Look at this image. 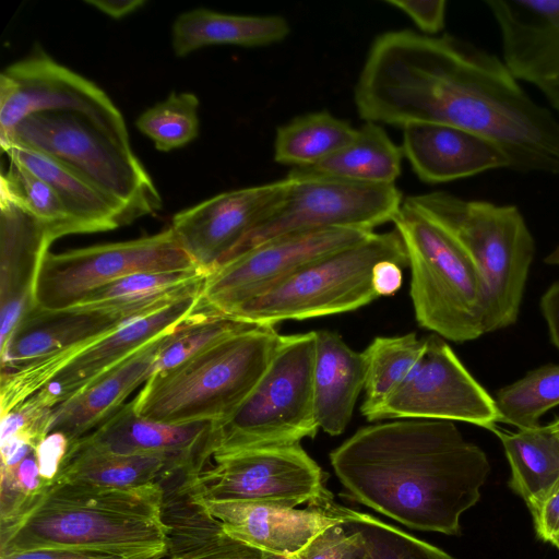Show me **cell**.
<instances>
[{"instance_id":"1","label":"cell","mask_w":559,"mask_h":559,"mask_svg":"<svg viewBox=\"0 0 559 559\" xmlns=\"http://www.w3.org/2000/svg\"><path fill=\"white\" fill-rule=\"evenodd\" d=\"M365 122L463 129L496 143L510 170L559 175V120L504 61L459 37L395 29L378 35L354 87Z\"/></svg>"},{"instance_id":"2","label":"cell","mask_w":559,"mask_h":559,"mask_svg":"<svg viewBox=\"0 0 559 559\" xmlns=\"http://www.w3.org/2000/svg\"><path fill=\"white\" fill-rule=\"evenodd\" d=\"M358 502L406 525L460 534L461 515L480 498L490 464L450 420L404 419L357 430L330 453Z\"/></svg>"},{"instance_id":"3","label":"cell","mask_w":559,"mask_h":559,"mask_svg":"<svg viewBox=\"0 0 559 559\" xmlns=\"http://www.w3.org/2000/svg\"><path fill=\"white\" fill-rule=\"evenodd\" d=\"M157 480L132 488L55 479L15 518L0 522V555L71 548L127 559L167 556Z\"/></svg>"},{"instance_id":"4","label":"cell","mask_w":559,"mask_h":559,"mask_svg":"<svg viewBox=\"0 0 559 559\" xmlns=\"http://www.w3.org/2000/svg\"><path fill=\"white\" fill-rule=\"evenodd\" d=\"M280 338L273 325H254L152 374L132 400L134 412L176 425L229 419L264 373Z\"/></svg>"},{"instance_id":"5","label":"cell","mask_w":559,"mask_h":559,"mask_svg":"<svg viewBox=\"0 0 559 559\" xmlns=\"http://www.w3.org/2000/svg\"><path fill=\"white\" fill-rule=\"evenodd\" d=\"M405 201L452 234L473 258L484 286L485 333L514 324L535 253L519 207L445 191L409 195Z\"/></svg>"},{"instance_id":"6","label":"cell","mask_w":559,"mask_h":559,"mask_svg":"<svg viewBox=\"0 0 559 559\" xmlns=\"http://www.w3.org/2000/svg\"><path fill=\"white\" fill-rule=\"evenodd\" d=\"M393 224L406 249L418 324L456 343L485 334L483 280L467 250L405 200Z\"/></svg>"},{"instance_id":"7","label":"cell","mask_w":559,"mask_h":559,"mask_svg":"<svg viewBox=\"0 0 559 559\" xmlns=\"http://www.w3.org/2000/svg\"><path fill=\"white\" fill-rule=\"evenodd\" d=\"M19 144L64 164L117 203L132 223L163 201L129 139L70 111H43L22 120L1 150Z\"/></svg>"},{"instance_id":"8","label":"cell","mask_w":559,"mask_h":559,"mask_svg":"<svg viewBox=\"0 0 559 559\" xmlns=\"http://www.w3.org/2000/svg\"><path fill=\"white\" fill-rule=\"evenodd\" d=\"M382 261L408 266L399 233H372L358 243L311 262L229 314L259 325L356 310L379 297L373 269Z\"/></svg>"},{"instance_id":"9","label":"cell","mask_w":559,"mask_h":559,"mask_svg":"<svg viewBox=\"0 0 559 559\" xmlns=\"http://www.w3.org/2000/svg\"><path fill=\"white\" fill-rule=\"evenodd\" d=\"M316 342V331L281 335L252 392L229 419L216 424L214 456L251 448L295 444L314 437L319 428L313 407Z\"/></svg>"},{"instance_id":"10","label":"cell","mask_w":559,"mask_h":559,"mask_svg":"<svg viewBox=\"0 0 559 559\" xmlns=\"http://www.w3.org/2000/svg\"><path fill=\"white\" fill-rule=\"evenodd\" d=\"M287 177L293 181L290 188L249 235L239 254L289 234L330 228L373 231L393 222L404 202L395 185L305 176L292 170Z\"/></svg>"},{"instance_id":"11","label":"cell","mask_w":559,"mask_h":559,"mask_svg":"<svg viewBox=\"0 0 559 559\" xmlns=\"http://www.w3.org/2000/svg\"><path fill=\"white\" fill-rule=\"evenodd\" d=\"M195 269L170 227L132 240L47 252L38 272L35 304L47 310H62L131 274Z\"/></svg>"},{"instance_id":"12","label":"cell","mask_w":559,"mask_h":559,"mask_svg":"<svg viewBox=\"0 0 559 559\" xmlns=\"http://www.w3.org/2000/svg\"><path fill=\"white\" fill-rule=\"evenodd\" d=\"M193 478L198 497L217 501H272L293 508L326 490L320 466L299 443L240 450L213 457Z\"/></svg>"},{"instance_id":"13","label":"cell","mask_w":559,"mask_h":559,"mask_svg":"<svg viewBox=\"0 0 559 559\" xmlns=\"http://www.w3.org/2000/svg\"><path fill=\"white\" fill-rule=\"evenodd\" d=\"M374 231L330 228L280 236L228 261L206 276L201 298L229 314L267 293L307 264L353 246Z\"/></svg>"},{"instance_id":"14","label":"cell","mask_w":559,"mask_h":559,"mask_svg":"<svg viewBox=\"0 0 559 559\" xmlns=\"http://www.w3.org/2000/svg\"><path fill=\"white\" fill-rule=\"evenodd\" d=\"M43 111L82 114L129 139L120 111L103 90L36 50L0 75V145L22 120Z\"/></svg>"},{"instance_id":"15","label":"cell","mask_w":559,"mask_h":559,"mask_svg":"<svg viewBox=\"0 0 559 559\" xmlns=\"http://www.w3.org/2000/svg\"><path fill=\"white\" fill-rule=\"evenodd\" d=\"M386 418L459 420L490 431L499 423L495 399L437 334L426 337L419 362L373 421Z\"/></svg>"},{"instance_id":"16","label":"cell","mask_w":559,"mask_h":559,"mask_svg":"<svg viewBox=\"0 0 559 559\" xmlns=\"http://www.w3.org/2000/svg\"><path fill=\"white\" fill-rule=\"evenodd\" d=\"M285 179L219 193L177 213L171 221L180 247L210 275L236 258L253 229L292 186Z\"/></svg>"},{"instance_id":"17","label":"cell","mask_w":559,"mask_h":559,"mask_svg":"<svg viewBox=\"0 0 559 559\" xmlns=\"http://www.w3.org/2000/svg\"><path fill=\"white\" fill-rule=\"evenodd\" d=\"M502 60L519 81L539 90L559 115V0H488Z\"/></svg>"},{"instance_id":"18","label":"cell","mask_w":559,"mask_h":559,"mask_svg":"<svg viewBox=\"0 0 559 559\" xmlns=\"http://www.w3.org/2000/svg\"><path fill=\"white\" fill-rule=\"evenodd\" d=\"M198 498L229 536L261 551L280 555L296 556L318 533L342 520L338 504L329 491L301 510L272 501Z\"/></svg>"},{"instance_id":"19","label":"cell","mask_w":559,"mask_h":559,"mask_svg":"<svg viewBox=\"0 0 559 559\" xmlns=\"http://www.w3.org/2000/svg\"><path fill=\"white\" fill-rule=\"evenodd\" d=\"M201 306V294L192 295L124 322L70 360L33 397L53 409L143 346L174 331Z\"/></svg>"},{"instance_id":"20","label":"cell","mask_w":559,"mask_h":559,"mask_svg":"<svg viewBox=\"0 0 559 559\" xmlns=\"http://www.w3.org/2000/svg\"><path fill=\"white\" fill-rule=\"evenodd\" d=\"M91 448L127 455H163L193 474L205 469L217 448L213 421L167 424L134 412L132 401L85 437L78 440Z\"/></svg>"},{"instance_id":"21","label":"cell","mask_w":559,"mask_h":559,"mask_svg":"<svg viewBox=\"0 0 559 559\" xmlns=\"http://www.w3.org/2000/svg\"><path fill=\"white\" fill-rule=\"evenodd\" d=\"M0 347L35 304L38 272L53 242L46 227L0 193Z\"/></svg>"},{"instance_id":"22","label":"cell","mask_w":559,"mask_h":559,"mask_svg":"<svg viewBox=\"0 0 559 559\" xmlns=\"http://www.w3.org/2000/svg\"><path fill=\"white\" fill-rule=\"evenodd\" d=\"M197 475L173 469L158 479L167 559H261V550L229 536L197 497L192 485Z\"/></svg>"},{"instance_id":"23","label":"cell","mask_w":559,"mask_h":559,"mask_svg":"<svg viewBox=\"0 0 559 559\" xmlns=\"http://www.w3.org/2000/svg\"><path fill=\"white\" fill-rule=\"evenodd\" d=\"M402 152L419 180L444 183L492 169H509L503 151L476 133L441 124L403 128Z\"/></svg>"},{"instance_id":"24","label":"cell","mask_w":559,"mask_h":559,"mask_svg":"<svg viewBox=\"0 0 559 559\" xmlns=\"http://www.w3.org/2000/svg\"><path fill=\"white\" fill-rule=\"evenodd\" d=\"M170 332L143 346L57 405L50 416L48 433H62L71 445L117 413L129 395L153 374L158 352Z\"/></svg>"},{"instance_id":"25","label":"cell","mask_w":559,"mask_h":559,"mask_svg":"<svg viewBox=\"0 0 559 559\" xmlns=\"http://www.w3.org/2000/svg\"><path fill=\"white\" fill-rule=\"evenodd\" d=\"M124 322L108 313L47 310L35 306L25 313L0 347L1 372L93 344Z\"/></svg>"},{"instance_id":"26","label":"cell","mask_w":559,"mask_h":559,"mask_svg":"<svg viewBox=\"0 0 559 559\" xmlns=\"http://www.w3.org/2000/svg\"><path fill=\"white\" fill-rule=\"evenodd\" d=\"M313 407L319 428L331 436L347 427L365 385L362 353L331 331H316Z\"/></svg>"},{"instance_id":"27","label":"cell","mask_w":559,"mask_h":559,"mask_svg":"<svg viewBox=\"0 0 559 559\" xmlns=\"http://www.w3.org/2000/svg\"><path fill=\"white\" fill-rule=\"evenodd\" d=\"M206 276L198 269L135 273L92 292L67 309L108 313L129 321L201 294Z\"/></svg>"},{"instance_id":"28","label":"cell","mask_w":559,"mask_h":559,"mask_svg":"<svg viewBox=\"0 0 559 559\" xmlns=\"http://www.w3.org/2000/svg\"><path fill=\"white\" fill-rule=\"evenodd\" d=\"M1 151L10 160L49 183L85 234L131 223L122 207L59 160L19 144H10Z\"/></svg>"},{"instance_id":"29","label":"cell","mask_w":559,"mask_h":559,"mask_svg":"<svg viewBox=\"0 0 559 559\" xmlns=\"http://www.w3.org/2000/svg\"><path fill=\"white\" fill-rule=\"evenodd\" d=\"M289 32V23L280 15L224 14L199 8L176 19L173 49L185 57L212 45L265 46L282 41Z\"/></svg>"},{"instance_id":"30","label":"cell","mask_w":559,"mask_h":559,"mask_svg":"<svg viewBox=\"0 0 559 559\" xmlns=\"http://www.w3.org/2000/svg\"><path fill=\"white\" fill-rule=\"evenodd\" d=\"M511 467L509 486L533 510L559 484L557 421L510 432L495 427Z\"/></svg>"},{"instance_id":"31","label":"cell","mask_w":559,"mask_h":559,"mask_svg":"<svg viewBox=\"0 0 559 559\" xmlns=\"http://www.w3.org/2000/svg\"><path fill=\"white\" fill-rule=\"evenodd\" d=\"M403 157L402 148L391 140L381 124L365 122L357 129L350 143L325 160L290 170L305 176L395 185L401 175Z\"/></svg>"},{"instance_id":"32","label":"cell","mask_w":559,"mask_h":559,"mask_svg":"<svg viewBox=\"0 0 559 559\" xmlns=\"http://www.w3.org/2000/svg\"><path fill=\"white\" fill-rule=\"evenodd\" d=\"M170 469L182 468L163 455L118 454L76 441L70 445L56 479L132 488L155 483Z\"/></svg>"},{"instance_id":"33","label":"cell","mask_w":559,"mask_h":559,"mask_svg":"<svg viewBox=\"0 0 559 559\" xmlns=\"http://www.w3.org/2000/svg\"><path fill=\"white\" fill-rule=\"evenodd\" d=\"M357 129L328 111L300 115L276 129L274 160L292 168L317 165L350 143Z\"/></svg>"},{"instance_id":"34","label":"cell","mask_w":559,"mask_h":559,"mask_svg":"<svg viewBox=\"0 0 559 559\" xmlns=\"http://www.w3.org/2000/svg\"><path fill=\"white\" fill-rule=\"evenodd\" d=\"M426 337L416 333L378 336L362 352L365 360V399L362 415L373 421L383 404L401 388L419 362Z\"/></svg>"},{"instance_id":"35","label":"cell","mask_w":559,"mask_h":559,"mask_svg":"<svg viewBox=\"0 0 559 559\" xmlns=\"http://www.w3.org/2000/svg\"><path fill=\"white\" fill-rule=\"evenodd\" d=\"M252 322L206 307L170 332L158 352L154 373L169 370L225 338L250 329Z\"/></svg>"},{"instance_id":"36","label":"cell","mask_w":559,"mask_h":559,"mask_svg":"<svg viewBox=\"0 0 559 559\" xmlns=\"http://www.w3.org/2000/svg\"><path fill=\"white\" fill-rule=\"evenodd\" d=\"M0 193L35 216L53 241L67 235L85 234L52 187L13 160L1 174Z\"/></svg>"},{"instance_id":"37","label":"cell","mask_w":559,"mask_h":559,"mask_svg":"<svg viewBox=\"0 0 559 559\" xmlns=\"http://www.w3.org/2000/svg\"><path fill=\"white\" fill-rule=\"evenodd\" d=\"M499 423L518 429L539 426V418L559 405V365H546L501 388L495 397Z\"/></svg>"},{"instance_id":"38","label":"cell","mask_w":559,"mask_h":559,"mask_svg":"<svg viewBox=\"0 0 559 559\" xmlns=\"http://www.w3.org/2000/svg\"><path fill=\"white\" fill-rule=\"evenodd\" d=\"M199 99L192 93H170L169 96L142 112L136 128L160 152L187 145L199 134Z\"/></svg>"},{"instance_id":"39","label":"cell","mask_w":559,"mask_h":559,"mask_svg":"<svg viewBox=\"0 0 559 559\" xmlns=\"http://www.w3.org/2000/svg\"><path fill=\"white\" fill-rule=\"evenodd\" d=\"M343 513L361 532L366 559H453L442 549L369 514L345 507Z\"/></svg>"},{"instance_id":"40","label":"cell","mask_w":559,"mask_h":559,"mask_svg":"<svg viewBox=\"0 0 559 559\" xmlns=\"http://www.w3.org/2000/svg\"><path fill=\"white\" fill-rule=\"evenodd\" d=\"M318 533L295 557L297 559H366L361 532L345 516Z\"/></svg>"},{"instance_id":"41","label":"cell","mask_w":559,"mask_h":559,"mask_svg":"<svg viewBox=\"0 0 559 559\" xmlns=\"http://www.w3.org/2000/svg\"><path fill=\"white\" fill-rule=\"evenodd\" d=\"M51 413L52 408L45 407L31 396L1 415L0 443L17 436L37 447L48 435Z\"/></svg>"},{"instance_id":"42","label":"cell","mask_w":559,"mask_h":559,"mask_svg":"<svg viewBox=\"0 0 559 559\" xmlns=\"http://www.w3.org/2000/svg\"><path fill=\"white\" fill-rule=\"evenodd\" d=\"M385 3L407 15L428 36H437L444 27L447 1L444 0H388Z\"/></svg>"},{"instance_id":"43","label":"cell","mask_w":559,"mask_h":559,"mask_svg":"<svg viewBox=\"0 0 559 559\" xmlns=\"http://www.w3.org/2000/svg\"><path fill=\"white\" fill-rule=\"evenodd\" d=\"M530 512L537 537L559 549V484Z\"/></svg>"},{"instance_id":"44","label":"cell","mask_w":559,"mask_h":559,"mask_svg":"<svg viewBox=\"0 0 559 559\" xmlns=\"http://www.w3.org/2000/svg\"><path fill=\"white\" fill-rule=\"evenodd\" d=\"M69 448V440L60 432L48 433L36 447L40 475L47 485H50L58 476Z\"/></svg>"},{"instance_id":"45","label":"cell","mask_w":559,"mask_h":559,"mask_svg":"<svg viewBox=\"0 0 559 559\" xmlns=\"http://www.w3.org/2000/svg\"><path fill=\"white\" fill-rule=\"evenodd\" d=\"M0 559H127L124 557L102 551L56 548L0 555Z\"/></svg>"},{"instance_id":"46","label":"cell","mask_w":559,"mask_h":559,"mask_svg":"<svg viewBox=\"0 0 559 559\" xmlns=\"http://www.w3.org/2000/svg\"><path fill=\"white\" fill-rule=\"evenodd\" d=\"M402 266L393 261L379 262L373 269L372 281L379 297L396 293L402 285Z\"/></svg>"},{"instance_id":"47","label":"cell","mask_w":559,"mask_h":559,"mask_svg":"<svg viewBox=\"0 0 559 559\" xmlns=\"http://www.w3.org/2000/svg\"><path fill=\"white\" fill-rule=\"evenodd\" d=\"M540 311L548 325L550 340L559 350V281L542 296Z\"/></svg>"},{"instance_id":"48","label":"cell","mask_w":559,"mask_h":559,"mask_svg":"<svg viewBox=\"0 0 559 559\" xmlns=\"http://www.w3.org/2000/svg\"><path fill=\"white\" fill-rule=\"evenodd\" d=\"M85 2L112 19L127 16L144 4L143 0H86Z\"/></svg>"},{"instance_id":"49","label":"cell","mask_w":559,"mask_h":559,"mask_svg":"<svg viewBox=\"0 0 559 559\" xmlns=\"http://www.w3.org/2000/svg\"><path fill=\"white\" fill-rule=\"evenodd\" d=\"M544 261L548 265H559V245L546 255Z\"/></svg>"},{"instance_id":"50","label":"cell","mask_w":559,"mask_h":559,"mask_svg":"<svg viewBox=\"0 0 559 559\" xmlns=\"http://www.w3.org/2000/svg\"><path fill=\"white\" fill-rule=\"evenodd\" d=\"M261 559H297L295 556L262 551Z\"/></svg>"},{"instance_id":"51","label":"cell","mask_w":559,"mask_h":559,"mask_svg":"<svg viewBox=\"0 0 559 559\" xmlns=\"http://www.w3.org/2000/svg\"><path fill=\"white\" fill-rule=\"evenodd\" d=\"M556 421H557V425H558V427H559V418H557V419H556Z\"/></svg>"},{"instance_id":"52","label":"cell","mask_w":559,"mask_h":559,"mask_svg":"<svg viewBox=\"0 0 559 559\" xmlns=\"http://www.w3.org/2000/svg\"><path fill=\"white\" fill-rule=\"evenodd\" d=\"M559 559V558H558Z\"/></svg>"}]
</instances>
